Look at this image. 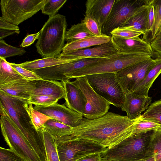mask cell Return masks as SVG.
I'll return each mask as SVG.
<instances>
[{
  "label": "cell",
  "instance_id": "1",
  "mask_svg": "<svg viewBox=\"0 0 161 161\" xmlns=\"http://www.w3.org/2000/svg\"><path fill=\"white\" fill-rule=\"evenodd\" d=\"M131 119L126 116L108 112L93 119L83 118L66 138L90 140L106 147L115 145L132 134L139 118Z\"/></svg>",
  "mask_w": 161,
  "mask_h": 161
},
{
  "label": "cell",
  "instance_id": "2",
  "mask_svg": "<svg viewBox=\"0 0 161 161\" xmlns=\"http://www.w3.org/2000/svg\"><path fill=\"white\" fill-rule=\"evenodd\" d=\"M25 102L28 103L24 100L10 96L0 90V104L6 109L41 161H46V152L42 132L41 130L37 131L32 126L25 108Z\"/></svg>",
  "mask_w": 161,
  "mask_h": 161
},
{
  "label": "cell",
  "instance_id": "3",
  "mask_svg": "<svg viewBox=\"0 0 161 161\" xmlns=\"http://www.w3.org/2000/svg\"><path fill=\"white\" fill-rule=\"evenodd\" d=\"M156 130L132 134L118 144L106 147L101 159L113 161H137L153 156L152 141Z\"/></svg>",
  "mask_w": 161,
  "mask_h": 161
},
{
  "label": "cell",
  "instance_id": "4",
  "mask_svg": "<svg viewBox=\"0 0 161 161\" xmlns=\"http://www.w3.org/2000/svg\"><path fill=\"white\" fill-rule=\"evenodd\" d=\"M67 26L64 15L57 14L48 18L40 31L35 44L42 57H56L61 53L65 45Z\"/></svg>",
  "mask_w": 161,
  "mask_h": 161
},
{
  "label": "cell",
  "instance_id": "5",
  "mask_svg": "<svg viewBox=\"0 0 161 161\" xmlns=\"http://www.w3.org/2000/svg\"><path fill=\"white\" fill-rule=\"evenodd\" d=\"M1 132L10 148L25 161H41L30 144L22 135L8 113L0 104Z\"/></svg>",
  "mask_w": 161,
  "mask_h": 161
},
{
  "label": "cell",
  "instance_id": "6",
  "mask_svg": "<svg viewBox=\"0 0 161 161\" xmlns=\"http://www.w3.org/2000/svg\"><path fill=\"white\" fill-rule=\"evenodd\" d=\"M148 55L127 54L119 53L88 65L71 73L68 78L71 79L86 75L105 73H116L130 65L148 59Z\"/></svg>",
  "mask_w": 161,
  "mask_h": 161
},
{
  "label": "cell",
  "instance_id": "7",
  "mask_svg": "<svg viewBox=\"0 0 161 161\" xmlns=\"http://www.w3.org/2000/svg\"><path fill=\"white\" fill-rule=\"evenodd\" d=\"M85 76L93 89L116 107L122 108L125 94L114 73L90 75Z\"/></svg>",
  "mask_w": 161,
  "mask_h": 161
},
{
  "label": "cell",
  "instance_id": "8",
  "mask_svg": "<svg viewBox=\"0 0 161 161\" xmlns=\"http://www.w3.org/2000/svg\"><path fill=\"white\" fill-rule=\"evenodd\" d=\"M45 0H1L2 17L17 25L41 10Z\"/></svg>",
  "mask_w": 161,
  "mask_h": 161
},
{
  "label": "cell",
  "instance_id": "9",
  "mask_svg": "<svg viewBox=\"0 0 161 161\" xmlns=\"http://www.w3.org/2000/svg\"><path fill=\"white\" fill-rule=\"evenodd\" d=\"M55 142L60 161H76L92 154L101 153L106 148L93 141L82 138Z\"/></svg>",
  "mask_w": 161,
  "mask_h": 161
},
{
  "label": "cell",
  "instance_id": "10",
  "mask_svg": "<svg viewBox=\"0 0 161 161\" xmlns=\"http://www.w3.org/2000/svg\"><path fill=\"white\" fill-rule=\"evenodd\" d=\"M149 0H115L103 26V33L109 35L131 17L147 7Z\"/></svg>",
  "mask_w": 161,
  "mask_h": 161
},
{
  "label": "cell",
  "instance_id": "11",
  "mask_svg": "<svg viewBox=\"0 0 161 161\" xmlns=\"http://www.w3.org/2000/svg\"><path fill=\"white\" fill-rule=\"evenodd\" d=\"M158 58L159 57L155 59L151 57L130 65L115 73L117 79L125 93L129 92H133L157 63Z\"/></svg>",
  "mask_w": 161,
  "mask_h": 161
},
{
  "label": "cell",
  "instance_id": "12",
  "mask_svg": "<svg viewBox=\"0 0 161 161\" xmlns=\"http://www.w3.org/2000/svg\"><path fill=\"white\" fill-rule=\"evenodd\" d=\"M71 82L80 89L86 98V103L83 115L85 118L93 119L108 112L111 104L93 89L85 76L77 77Z\"/></svg>",
  "mask_w": 161,
  "mask_h": 161
},
{
  "label": "cell",
  "instance_id": "13",
  "mask_svg": "<svg viewBox=\"0 0 161 161\" xmlns=\"http://www.w3.org/2000/svg\"><path fill=\"white\" fill-rule=\"evenodd\" d=\"M104 58H88L33 71L42 79L50 80L67 81L73 72Z\"/></svg>",
  "mask_w": 161,
  "mask_h": 161
},
{
  "label": "cell",
  "instance_id": "14",
  "mask_svg": "<svg viewBox=\"0 0 161 161\" xmlns=\"http://www.w3.org/2000/svg\"><path fill=\"white\" fill-rule=\"evenodd\" d=\"M119 53L118 48L111 39L107 43L93 47L62 52L56 57L72 62L88 58H108Z\"/></svg>",
  "mask_w": 161,
  "mask_h": 161
},
{
  "label": "cell",
  "instance_id": "15",
  "mask_svg": "<svg viewBox=\"0 0 161 161\" xmlns=\"http://www.w3.org/2000/svg\"><path fill=\"white\" fill-rule=\"evenodd\" d=\"M34 108L45 115L68 125L76 127L83 116L67 107L65 104L57 103L47 106H35Z\"/></svg>",
  "mask_w": 161,
  "mask_h": 161
},
{
  "label": "cell",
  "instance_id": "16",
  "mask_svg": "<svg viewBox=\"0 0 161 161\" xmlns=\"http://www.w3.org/2000/svg\"><path fill=\"white\" fill-rule=\"evenodd\" d=\"M111 36L112 40L119 53L153 55V51L150 42L139 37L128 39L113 36Z\"/></svg>",
  "mask_w": 161,
  "mask_h": 161
},
{
  "label": "cell",
  "instance_id": "17",
  "mask_svg": "<svg viewBox=\"0 0 161 161\" xmlns=\"http://www.w3.org/2000/svg\"><path fill=\"white\" fill-rule=\"evenodd\" d=\"M125 100L122 111L126 113V117L131 119L139 117L141 113L146 110L151 104L152 98L130 92L125 93Z\"/></svg>",
  "mask_w": 161,
  "mask_h": 161
},
{
  "label": "cell",
  "instance_id": "18",
  "mask_svg": "<svg viewBox=\"0 0 161 161\" xmlns=\"http://www.w3.org/2000/svg\"><path fill=\"white\" fill-rule=\"evenodd\" d=\"M63 83L65 94L64 104L69 108L83 116L86 103L84 94L80 89L71 81H67Z\"/></svg>",
  "mask_w": 161,
  "mask_h": 161
},
{
  "label": "cell",
  "instance_id": "19",
  "mask_svg": "<svg viewBox=\"0 0 161 161\" xmlns=\"http://www.w3.org/2000/svg\"><path fill=\"white\" fill-rule=\"evenodd\" d=\"M115 0H88L85 3V14L94 18L103 28Z\"/></svg>",
  "mask_w": 161,
  "mask_h": 161
},
{
  "label": "cell",
  "instance_id": "20",
  "mask_svg": "<svg viewBox=\"0 0 161 161\" xmlns=\"http://www.w3.org/2000/svg\"><path fill=\"white\" fill-rule=\"evenodd\" d=\"M35 88L32 95H45L58 99H65V94L62 82L43 79L33 81Z\"/></svg>",
  "mask_w": 161,
  "mask_h": 161
},
{
  "label": "cell",
  "instance_id": "21",
  "mask_svg": "<svg viewBox=\"0 0 161 161\" xmlns=\"http://www.w3.org/2000/svg\"><path fill=\"white\" fill-rule=\"evenodd\" d=\"M35 88L33 81L26 79L0 86V90L12 96L24 100L28 103Z\"/></svg>",
  "mask_w": 161,
  "mask_h": 161
},
{
  "label": "cell",
  "instance_id": "22",
  "mask_svg": "<svg viewBox=\"0 0 161 161\" xmlns=\"http://www.w3.org/2000/svg\"><path fill=\"white\" fill-rule=\"evenodd\" d=\"M112 39L111 36L103 34L99 36H93L71 42L66 43L62 52L79 50L107 43Z\"/></svg>",
  "mask_w": 161,
  "mask_h": 161
},
{
  "label": "cell",
  "instance_id": "23",
  "mask_svg": "<svg viewBox=\"0 0 161 161\" xmlns=\"http://www.w3.org/2000/svg\"><path fill=\"white\" fill-rule=\"evenodd\" d=\"M161 73V56H159L157 63L149 70L143 81L132 92L148 96L150 88L155 80Z\"/></svg>",
  "mask_w": 161,
  "mask_h": 161
},
{
  "label": "cell",
  "instance_id": "24",
  "mask_svg": "<svg viewBox=\"0 0 161 161\" xmlns=\"http://www.w3.org/2000/svg\"><path fill=\"white\" fill-rule=\"evenodd\" d=\"M148 5L131 17L119 27L141 32L145 35Z\"/></svg>",
  "mask_w": 161,
  "mask_h": 161
},
{
  "label": "cell",
  "instance_id": "25",
  "mask_svg": "<svg viewBox=\"0 0 161 161\" xmlns=\"http://www.w3.org/2000/svg\"><path fill=\"white\" fill-rule=\"evenodd\" d=\"M69 62H70L68 60L60 59L56 57H48L26 61L19 65L24 68L33 71Z\"/></svg>",
  "mask_w": 161,
  "mask_h": 161
},
{
  "label": "cell",
  "instance_id": "26",
  "mask_svg": "<svg viewBox=\"0 0 161 161\" xmlns=\"http://www.w3.org/2000/svg\"><path fill=\"white\" fill-rule=\"evenodd\" d=\"M43 127L54 140L70 135L73 128L53 119L48 120L44 124Z\"/></svg>",
  "mask_w": 161,
  "mask_h": 161
},
{
  "label": "cell",
  "instance_id": "27",
  "mask_svg": "<svg viewBox=\"0 0 161 161\" xmlns=\"http://www.w3.org/2000/svg\"><path fill=\"white\" fill-rule=\"evenodd\" d=\"M25 79L6 59L0 57V86Z\"/></svg>",
  "mask_w": 161,
  "mask_h": 161
},
{
  "label": "cell",
  "instance_id": "28",
  "mask_svg": "<svg viewBox=\"0 0 161 161\" xmlns=\"http://www.w3.org/2000/svg\"><path fill=\"white\" fill-rule=\"evenodd\" d=\"M93 36L81 21L80 23L72 25L66 31L65 41L68 43Z\"/></svg>",
  "mask_w": 161,
  "mask_h": 161
},
{
  "label": "cell",
  "instance_id": "29",
  "mask_svg": "<svg viewBox=\"0 0 161 161\" xmlns=\"http://www.w3.org/2000/svg\"><path fill=\"white\" fill-rule=\"evenodd\" d=\"M41 130L42 132L45 147L46 161H60L54 138L44 127Z\"/></svg>",
  "mask_w": 161,
  "mask_h": 161
},
{
  "label": "cell",
  "instance_id": "30",
  "mask_svg": "<svg viewBox=\"0 0 161 161\" xmlns=\"http://www.w3.org/2000/svg\"><path fill=\"white\" fill-rule=\"evenodd\" d=\"M24 106L32 126L37 131H40L42 129L44 124L48 120L52 119L35 109L32 104L25 102Z\"/></svg>",
  "mask_w": 161,
  "mask_h": 161
},
{
  "label": "cell",
  "instance_id": "31",
  "mask_svg": "<svg viewBox=\"0 0 161 161\" xmlns=\"http://www.w3.org/2000/svg\"><path fill=\"white\" fill-rule=\"evenodd\" d=\"M141 119L154 122L161 125V99L151 103L141 115Z\"/></svg>",
  "mask_w": 161,
  "mask_h": 161
},
{
  "label": "cell",
  "instance_id": "32",
  "mask_svg": "<svg viewBox=\"0 0 161 161\" xmlns=\"http://www.w3.org/2000/svg\"><path fill=\"white\" fill-rule=\"evenodd\" d=\"M154 10V19L151 32V41L161 32V0H152Z\"/></svg>",
  "mask_w": 161,
  "mask_h": 161
},
{
  "label": "cell",
  "instance_id": "33",
  "mask_svg": "<svg viewBox=\"0 0 161 161\" xmlns=\"http://www.w3.org/2000/svg\"><path fill=\"white\" fill-rule=\"evenodd\" d=\"M160 130H161V125L154 122L142 119L141 115L134 125L132 134Z\"/></svg>",
  "mask_w": 161,
  "mask_h": 161
},
{
  "label": "cell",
  "instance_id": "34",
  "mask_svg": "<svg viewBox=\"0 0 161 161\" xmlns=\"http://www.w3.org/2000/svg\"><path fill=\"white\" fill-rule=\"evenodd\" d=\"M26 52L23 48L11 46L3 40H0V57L6 59L12 56L22 55Z\"/></svg>",
  "mask_w": 161,
  "mask_h": 161
},
{
  "label": "cell",
  "instance_id": "35",
  "mask_svg": "<svg viewBox=\"0 0 161 161\" xmlns=\"http://www.w3.org/2000/svg\"><path fill=\"white\" fill-rule=\"evenodd\" d=\"M67 0H45L41 9L42 13L48 15L49 18L56 14L61 8Z\"/></svg>",
  "mask_w": 161,
  "mask_h": 161
},
{
  "label": "cell",
  "instance_id": "36",
  "mask_svg": "<svg viewBox=\"0 0 161 161\" xmlns=\"http://www.w3.org/2000/svg\"><path fill=\"white\" fill-rule=\"evenodd\" d=\"M82 21L94 36H99L103 34L102 28L97 21L91 16L85 14Z\"/></svg>",
  "mask_w": 161,
  "mask_h": 161
},
{
  "label": "cell",
  "instance_id": "37",
  "mask_svg": "<svg viewBox=\"0 0 161 161\" xmlns=\"http://www.w3.org/2000/svg\"><path fill=\"white\" fill-rule=\"evenodd\" d=\"M58 100L56 98L47 95H32L29 100L28 103L35 106H47L57 103Z\"/></svg>",
  "mask_w": 161,
  "mask_h": 161
},
{
  "label": "cell",
  "instance_id": "38",
  "mask_svg": "<svg viewBox=\"0 0 161 161\" xmlns=\"http://www.w3.org/2000/svg\"><path fill=\"white\" fill-rule=\"evenodd\" d=\"M151 145L155 161H161V130L155 131Z\"/></svg>",
  "mask_w": 161,
  "mask_h": 161
},
{
  "label": "cell",
  "instance_id": "39",
  "mask_svg": "<svg viewBox=\"0 0 161 161\" xmlns=\"http://www.w3.org/2000/svg\"><path fill=\"white\" fill-rule=\"evenodd\" d=\"M110 34L111 36L129 39L138 37L143 34L141 32L118 27L111 31Z\"/></svg>",
  "mask_w": 161,
  "mask_h": 161
},
{
  "label": "cell",
  "instance_id": "40",
  "mask_svg": "<svg viewBox=\"0 0 161 161\" xmlns=\"http://www.w3.org/2000/svg\"><path fill=\"white\" fill-rule=\"evenodd\" d=\"M9 64L20 75L28 81H33L42 79L34 72L23 68L19 64L12 63Z\"/></svg>",
  "mask_w": 161,
  "mask_h": 161
},
{
  "label": "cell",
  "instance_id": "41",
  "mask_svg": "<svg viewBox=\"0 0 161 161\" xmlns=\"http://www.w3.org/2000/svg\"><path fill=\"white\" fill-rule=\"evenodd\" d=\"M0 161H25L10 148L0 147Z\"/></svg>",
  "mask_w": 161,
  "mask_h": 161
},
{
  "label": "cell",
  "instance_id": "42",
  "mask_svg": "<svg viewBox=\"0 0 161 161\" xmlns=\"http://www.w3.org/2000/svg\"><path fill=\"white\" fill-rule=\"evenodd\" d=\"M152 2V0H150L149 4L148 6V14L146 26V33L149 32H151L154 21V10Z\"/></svg>",
  "mask_w": 161,
  "mask_h": 161
},
{
  "label": "cell",
  "instance_id": "43",
  "mask_svg": "<svg viewBox=\"0 0 161 161\" xmlns=\"http://www.w3.org/2000/svg\"><path fill=\"white\" fill-rule=\"evenodd\" d=\"M39 34L40 31L36 33L27 35L23 40L20 46L24 47L30 46L38 39Z\"/></svg>",
  "mask_w": 161,
  "mask_h": 161
},
{
  "label": "cell",
  "instance_id": "44",
  "mask_svg": "<svg viewBox=\"0 0 161 161\" xmlns=\"http://www.w3.org/2000/svg\"><path fill=\"white\" fill-rule=\"evenodd\" d=\"M153 50L161 56V32L154 39L150 42Z\"/></svg>",
  "mask_w": 161,
  "mask_h": 161
},
{
  "label": "cell",
  "instance_id": "45",
  "mask_svg": "<svg viewBox=\"0 0 161 161\" xmlns=\"http://www.w3.org/2000/svg\"><path fill=\"white\" fill-rule=\"evenodd\" d=\"M0 29L20 31L19 28L18 26L7 21L2 16L0 17Z\"/></svg>",
  "mask_w": 161,
  "mask_h": 161
},
{
  "label": "cell",
  "instance_id": "46",
  "mask_svg": "<svg viewBox=\"0 0 161 161\" xmlns=\"http://www.w3.org/2000/svg\"><path fill=\"white\" fill-rule=\"evenodd\" d=\"M101 159L100 153H95L85 156L76 161H99Z\"/></svg>",
  "mask_w": 161,
  "mask_h": 161
},
{
  "label": "cell",
  "instance_id": "47",
  "mask_svg": "<svg viewBox=\"0 0 161 161\" xmlns=\"http://www.w3.org/2000/svg\"><path fill=\"white\" fill-rule=\"evenodd\" d=\"M20 31L0 29V40H2L6 37L15 33L19 34Z\"/></svg>",
  "mask_w": 161,
  "mask_h": 161
},
{
  "label": "cell",
  "instance_id": "48",
  "mask_svg": "<svg viewBox=\"0 0 161 161\" xmlns=\"http://www.w3.org/2000/svg\"><path fill=\"white\" fill-rule=\"evenodd\" d=\"M142 161H155L154 157L153 156L147 159H145Z\"/></svg>",
  "mask_w": 161,
  "mask_h": 161
},
{
  "label": "cell",
  "instance_id": "49",
  "mask_svg": "<svg viewBox=\"0 0 161 161\" xmlns=\"http://www.w3.org/2000/svg\"><path fill=\"white\" fill-rule=\"evenodd\" d=\"M145 160V159L141 160H138L137 161H142L143 160ZM99 161H113L108 160H106V159H101V160Z\"/></svg>",
  "mask_w": 161,
  "mask_h": 161
}]
</instances>
